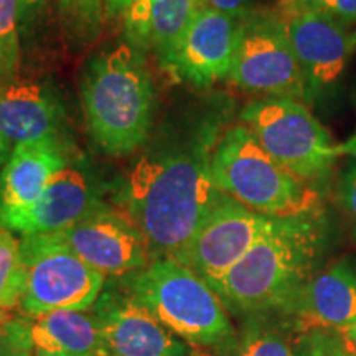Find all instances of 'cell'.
<instances>
[{"label": "cell", "instance_id": "1", "mask_svg": "<svg viewBox=\"0 0 356 356\" xmlns=\"http://www.w3.org/2000/svg\"><path fill=\"white\" fill-rule=\"evenodd\" d=\"M221 197L210 157L202 152L145 155L127 175V213L150 251L172 259L188 246Z\"/></svg>", "mask_w": 356, "mask_h": 356}, {"label": "cell", "instance_id": "2", "mask_svg": "<svg viewBox=\"0 0 356 356\" xmlns=\"http://www.w3.org/2000/svg\"><path fill=\"white\" fill-rule=\"evenodd\" d=\"M325 244L327 222L318 210L273 218L213 291L226 307L243 314H280L314 275Z\"/></svg>", "mask_w": 356, "mask_h": 356}, {"label": "cell", "instance_id": "3", "mask_svg": "<svg viewBox=\"0 0 356 356\" xmlns=\"http://www.w3.org/2000/svg\"><path fill=\"white\" fill-rule=\"evenodd\" d=\"M83 111L88 131L111 155H126L147 139L154 86L140 53L121 44L96 56L84 74Z\"/></svg>", "mask_w": 356, "mask_h": 356}, {"label": "cell", "instance_id": "4", "mask_svg": "<svg viewBox=\"0 0 356 356\" xmlns=\"http://www.w3.org/2000/svg\"><path fill=\"white\" fill-rule=\"evenodd\" d=\"M213 181L249 210L270 218L318 210V191L266 152L246 126L225 132L210 157Z\"/></svg>", "mask_w": 356, "mask_h": 356}, {"label": "cell", "instance_id": "5", "mask_svg": "<svg viewBox=\"0 0 356 356\" xmlns=\"http://www.w3.org/2000/svg\"><path fill=\"white\" fill-rule=\"evenodd\" d=\"M131 289L132 300L186 343L220 346L233 335L220 296L207 280L172 257H162L139 270Z\"/></svg>", "mask_w": 356, "mask_h": 356}, {"label": "cell", "instance_id": "6", "mask_svg": "<svg viewBox=\"0 0 356 356\" xmlns=\"http://www.w3.org/2000/svg\"><path fill=\"white\" fill-rule=\"evenodd\" d=\"M241 119L270 157L309 185L327 177L340 155L327 129L296 99L251 102Z\"/></svg>", "mask_w": 356, "mask_h": 356}, {"label": "cell", "instance_id": "7", "mask_svg": "<svg viewBox=\"0 0 356 356\" xmlns=\"http://www.w3.org/2000/svg\"><path fill=\"white\" fill-rule=\"evenodd\" d=\"M22 309L30 317L56 310H88L99 297L104 275L74 254L58 234L24 236Z\"/></svg>", "mask_w": 356, "mask_h": 356}, {"label": "cell", "instance_id": "8", "mask_svg": "<svg viewBox=\"0 0 356 356\" xmlns=\"http://www.w3.org/2000/svg\"><path fill=\"white\" fill-rule=\"evenodd\" d=\"M229 79L246 92L307 101L304 74L279 12L241 17Z\"/></svg>", "mask_w": 356, "mask_h": 356}, {"label": "cell", "instance_id": "9", "mask_svg": "<svg viewBox=\"0 0 356 356\" xmlns=\"http://www.w3.org/2000/svg\"><path fill=\"white\" fill-rule=\"evenodd\" d=\"M279 15L304 74L307 102L327 97L343 78L356 50V33L327 13L284 0Z\"/></svg>", "mask_w": 356, "mask_h": 356}, {"label": "cell", "instance_id": "10", "mask_svg": "<svg viewBox=\"0 0 356 356\" xmlns=\"http://www.w3.org/2000/svg\"><path fill=\"white\" fill-rule=\"evenodd\" d=\"M270 220V216L249 210L222 193L202 228L175 261L213 287L254 246Z\"/></svg>", "mask_w": 356, "mask_h": 356}, {"label": "cell", "instance_id": "11", "mask_svg": "<svg viewBox=\"0 0 356 356\" xmlns=\"http://www.w3.org/2000/svg\"><path fill=\"white\" fill-rule=\"evenodd\" d=\"M56 234L79 259L104 277L145 269L152 252L127 211L99 203L73 226Z\"/></svg>", "mask_w": 356, "mask_h": 356}, {"label": "cell", "instance_id": "12", "mask_svg": "<svg viewBox=\"0 0 356 356\" xmlns=\"http://www.w3.org/2000/svg\"><path fill=\"white\" fill-rule=\"evenodd\" d=\"M241 17L200 8L165 65L178 78L207 88L229 78Z\"/></svg>", "mask_w": 356, "mask_h": 356}, {"label": "cell", "instance_id": "13", "mask_svg": "<svg viewBox=\"0 0 356 356\" xmlns=\"http://www.w3.org/2000/svg\"><path fill=\"white\" fill-rule=\"evenodd\" d=\"M292 332H340L356 322V267L340 261L312 275L280 312Z\"/></svg>", "mask_w": 356, "mask_h": 356}, {"label": "cell", "instance_id": "14", "mask_svg": "<svg viewBox=\"0 0 356 356\" xmlns=\"http://www.w3.org/2000/svg\"><path fill=\"white\" fill-rule=\"evenodd\" d=\"M99 318L101 356H190L184 340L173 335L145 307L129 299L111 305Z\"/></svg>", "mask_w": 356, "mask_h": 356}, {"label": "cell", "instance_id": "15", "mask_svg": "<svg viewBox=\"0 0 356 356\" xmlns=\"http://www.w3.org/2000/svg\"><path fill=\"white\" fill-rule=\"evenodd\" d=\"M96 204L86 175L66 165L51 178L42 197L29 210L8 218L0 226L22 236L56 234L86 216Z\"/></svg>", "mask_w": 356, "mask_h": 356}, {"label": "cell", "instance_id": "16", "mask_svg": "<svg viewBox=\"0 0 356 356\" xmlns=\"http://www.w3.org/2000/svg\"><path fill=\"white\" fill-rule=\"evenodd\" d=\"M66 159L56 137L13 145L0 172V225L8 218L29 210Z\"/></svg>", "mask_w": 356, "mask_h": 356}, {"label": "cell", "instance_id": "17", "mask_svg": "<svg viewBox=\"0 0 356 356\" xmlns=\"http://www.w3.org/2000/svg\"><path fill=\"white\" fill-rule=\"evenodd\" d=\"M202 7V0H136L122 13L127 44L154 51L167 65Z\"/></svg>", "mask_w": 356, "mask_h": 356}, {"label": "cell", "instance_id": "18", "mask_svg": "<svg viewBox=\"0 0 356 356\" xmlns=\"http://www.w3.org/2000/svg\"><path fill=\"white\" fill-rule=\"evenodd\" d=\"M60 111L50 92L32 81H15L0 89V134L8 144L56 137Z\"/></svg>", "mask_w": 356, "mask_h": 356}, {"label": "cell", "instance_id": "19", "mask_svg": "<svg viewBox=\"0 0 356 356\" xmlns=\"http://www.w3.org/2000/svg\"><path fill=\"white\" fill-rule=\"evenodd\" d=\"M33 350L53 356H101L99 318L81 310H56L26 322Z\"/></svg>", "mask_w": 356, "mask_h": 356}, {"label": "cell", "instance_id": "20", "mask_svg": "<svg viewBox=\"0 0 356 356\" xmlns=\"http://www.w3.org/2000/svg\"><path fill=\"white\" fill-rule=\"evenodd\" d=\"M286 323L251 315L238 343V356H296V338Z\"/></svg>", "mask_w": 356, "mask_h": 356}, {"label": "cell", "instance_id": "21", "mask_svg": "<svg viewBox=\"0 0 356 356\" xmlns=\"http://www.w3.org/2000/svg\"><path fill=\"white\" fill-rule=\"evenodd\" d=\"M25 289V266L20 241L12 231L0 226V309L10 310L20 305Z\"/></svg>", "mask_w": 356, "mask_h": 356}, {"label": "cell", "instance_id": "22", "mask_svg": "<svg viewBox=\"0 0 356 356\" xmlns=\"http://www.w3.org/2000/svg\"><path fill=\"white\" fill-rule=\"evenodd\" d=\"M19 3L0 0V89L13 83L19 73Z\"/></svg>", "mask_w": 356, "mask_h": 356}, {"label": "cell", "instance_id": "23", "mask_svg": "<svg viewBox=\"0 0 356 356\" xmlns=\"http://www.w3.org/2000/svg\"><path fill=\"white\" fill-rule=\"evenodd\" d=\"M58 12L65 29L74 38L89 42L99 33L106 0H58Z\"/></svg>", "mask_w": 356, "mask_h": 356}, {"label": "cell", "instance_id": "24", "mask_svg": "<svg viewBox=\"0 0 356 356\" xmlns=\"http://www.w3.org/2000/svg\"><path fill=\"white\" fill-rule=\"evenodd\" d=\"M0 356H33L29 327L24 320H8L0 335Z\"/></svg>", "mask_w": 356, "mask_h": 356}, {"label": "cell", "instance_id": "25", "mask_svg": "<svg viewBox=\"0 0 356 356\" xmlns=\"http://www.w3.org/2000/svg\"><path fill=\"white\" fill-rule=\"evenodd\" d=\"M289 2L297 7L327 13L346 26L356 22V0H289Z\"/></svg>", "mask_w": 356, "mask_h": 356}, {"label": "cell", "instance_id": "26", "mask_svg": "<svg viewBox=\"0 0 356 356\" xmlns=\"http://www.w3.org/2000/svg\"><path fill=\"white\" fill-rule=\"evenodd\" d=\"M338 198L346 215L350 216L356 238V160L341 173L340 184H338Z\"/></svg>", "mask_w": 356, "mask_h": 356}, {"label": "cell", "instance_id": "27", "mask_svg": "<svg viewBox=\"0 0 356 356\" xmlns=\"http://www.w3.org/2000/svg\"><path fill=\"white\" fill-rule=\"evenodd\" d=\"M327 332H307L296 337V356H323Z\"/></svg>", "mask_w": 356, "mask_h": 356}, {"label": "cell", "instance_id": "28", "mask_svg": "<svg viewBox=\"0 0 356 356\" xmlns=\"http://www.w3.org/2000/svg\"><path fill=\"white\" fill-rule=\"evenodd\" d=\"M252 2L254 0H202V6L233 17H243L252 10Z\"/></svg>", "mask_w": 356, "mask_h": 356}, {"label": "cell", "instance_id": "29", "mask_svg": "<svg viewBox=\"0 0 356 356\" xmlns=\"http://www.w3.org/2000/svg\"><path fill=\"white\" fill-rule=\"evenodd\" d=\"M323 356H356L345 341L341 340L338 332H327L325 337V355Z\"/></svg>", "mask_w": 356, "mask_h": 356}, {"label": "cell", "instance_id": "30", "mask_svg": "<svg viewBox=\"0 0 356 356\" xmlns=\"http://www.w3.org/2000/svg\"><path fill=\"white\" fill-rule=\"evenodd\" d=\"M134 2H136V0H106V15L122 17V13L126 12Z\"/></svg>", "mask_w": 356, "mask_h": 356}, {"label": "cell", "instance_id": "31", "mask_svg": "<svg viewBox=\"0 0 356 356\" xmlns=\"http://www.w3.org/2000/svg\"><path fill=\"white\" fill-rule=\"evenodd\" d=\"M43 2L44 0H17V3H19V19L22 20L25 17L32 15Z\"/></svg>", "mask_w": 356, "mask_h": 356}, {"label": "cell", "instance_id": "32", "mask_svg": "<svg viewBox=\"0 0 356 356\" xmlns=\"http://www.w3.org/2000/svg\"><path fill=\"white\" fill-rule=\"evenodd\" d=\"M355 108H356V96H355ZM338 154L348 155V157L356 160V131L353 136H350L343 144L338 145Z\"/></svg>", "mask_w": 356, "mask_h": 356}, {"label": "cell", "instance_id": "33", "mask_svg": "<svg viewBox=\"0 0 356 356\" xmlns=\"http://www.w3.org/2000/svg\"><path fill=\"white\" fill-rule=\"evenodd\" d=\"M338 333H340L341 340L345 341V345L348 346V348L356 355V322L353 325H350V327L343 328V330H340Z\"/></svg>", "mask_w": 356, "mask_h": 356}, {"label": "cell", "instance_id": "34", "mask_svg": "<svg viewBox=\"0 0 356 356\" xmlns=\"http://www.w3.org/2000/svg\"><path fill=\"white\" fill-rule=\"evenodd\" d=\"M10 144H8L6 137L0 134V165H6V162L10 157Z\"/></svg>", "mask_w": 356, "mask_h": 356}, {"label": "cell", "instance_id": "35", "mask_svg": "<svg viewBox=\"0 0 356 356\" xmlns=\"http://www.w3.org/2000/svg\"><path fill=\"white\" fill-rule=\"evenodd\" d=\"M8 320H10V318L7 317V310L0 309V335H2L3 328H6V325L8 323Z\"/></svg>", "mask_w": 356, "mask_h": 356}, {"label": "cell", "instance_id": "36", "mask_svg": "<svg viewBox=\"0 0 356 356\" xmlns=\"http://www.w3.org/2000/svg\"><path fill=\"white\" fill-rule=\"evenodd\" d=\"M33 356H53V355H48V353H44V351H40V350H33Z\"/></svg>", "mask_w": 356, "mask_h": 356}]
</instances>
